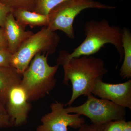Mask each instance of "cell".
<instances>
[{
	"instance_id": "obj_15",
	"label": "cell",
	"mask_w": 131,
	"mask_h": 131,
	"mask_svg": "<svg viewBox=\"0 0 131 131\" xmlns=\"http://www.w3.org/2000/svg\"><path fill=\"white\" fill-rule=\"evenodd\" d=\"M67 1L69 0H37L34 12L47 15L54 7Z\"/></svg>"
},
{
	"instance_id": "obj_17",
	"label": "cell",
	"mask_w": 131,
	"mask_h": 131,
	"mask_svg": "<svg viewBox=\"0 0 131 131\" xmlns=\"http://www.w3.org/2000/svg\"><path fill=\"white\" fill-rule=\"evenodd\" d=\"M12 57L7 47H0V67H11Z\"/></svg>"
},
{
	"instance_id": "obj_8",
	"label": "cell",
	"mask_w": 131,
	"mask_h": 131,
	"mask_svg": "<svg viewBox=\"0 0 131 131\" xmlns=\"http://www.w3.org/2000/svg\"><path fill=\"white\" fill-rule=\"evenodd\" d=\"M99 78L95 83L91 93L101 98L111 101L122 107L131 109V80L118 84L103 82Z\"/></svg>"
},
{
	"instance_id": "obj_20",
	"label": "cell",
	"mask_w": 131,
	"mask_h": 131,
	"mask_svg": "<svg viewBox=\"0 0 131 131\" xmlns=\"http://www.w3.org/2000/svg\"><path fill=\"white\" fill-rule=\"evenodd\" d=\"M104 124H84L80 127L78 131H103Z\"/></svg>"
},
{
	"instance_id": "obj_13",
	"label": "cell",
	"mask_w": 131,
	"mask_h": 131,
	"mask_svg": "<svg viewBox=\"0 0 131 131\" xmlns=\"http://www.w3.org/2000/svg\"><path fill=\"white\" fill-rule=\"evenodd\" d=\"M122 45L124 61L120 69L119 75L123 79L130 80L131 78V32L126 27L122 28Z\"/></svg>"
},
{
	"instance_id": "obj_14",
	"label": "cell",
	"mask_w": 131,
	"mask_h": 131,
	"mask_svg": "<svg viewBox=\"0 0 131 131\" xmlns=\"http://www.w3.org/2000/svg\"><path fill=\"white\" fill-rule=\"evenodd\" d=\"M13 10L24 9L34 12L37 0H1Z\"/></svg>"
},
{
	"instance_id": "obj_22",
	"label": "cell",
	"mask_w": 131,
	"mask_h": 131,
	"mask_svg": "<svg viewBox=\"0 0 131 131\" xmlns=\"http://www.w3.org/2000/svg\"><path fill=\"white\" fill-rule=\"evenodd\" d=\"M122 131H131V121L126 122L125 127Z\"/></svg>"
},
{
	"instance_id": "obj_16",
	"label": "cell",
	"mask_w": 131,
	"mask_h": 131,
	"mask_svg": "<svg viewBox=\"0 0 131 131\" xmlns=\"http://www.w3.org/2000/svg\"><path fill=\"white\" fill-rule=\"evenodd\" d=\"M126 122L125 119L107 122L104 124L103 131H122Z\"/></svg>"
},
{
	"instance_id": "obj_3",
	"label": "cell",
	"mask_w": 131,
	"mask_h": 131,
	"mask_svg": "<svg viewBox=\"0 0 131 131\" xmlns=\"http://www.w3.org/2000/svg\"><path fill=\"white\" fill-rule=\"evenodd\" d=\"M48 55L38 53L22 74L21 85L28 101L35 102L45 98L56 85L55 76L58 65L50 66L48 63Z\"/></svg>"
},
{
	"instance_id": "obj_1",
	"label": "cell",
	"mask_w": 131,
	"mask_h": 131,
	"mask_svg": "<svg viewBox=\"0 0 131 131\" xmlns=\"http://www.w3.org/2000/svg\"><path fill=\"white\" fill-rule=\"evenodd\" d=\"M85 39L73 52L66 51L60 52L57 60V65L64 67L73 58L92 56L100 50L105 45L111 44L119 55V63L124 57L122 45V28L118 26L110 25L107 20L100 21L91 20L84 26Z\"/></svg>"
},
{
	"instance_id": "obj_12",
	"label": "cell",
	"mask_w": 131,
	"mask_h": 131,
	"mask_svg": "<svg viewBox=\"0 0 131 131\" xmlns=\"http://www.w3.org/2000/svg\"><path fill=\"white\" fill-rule=\"evenodd\" d=\"M13 13L16 20L25 27L27 26L31 28L42 26L47 27L49 24L48 15L24 9H15L13 11Z\"/></svg>"
},
{
	"instance_id": "obj_18",
	"label": "cell",
	"mask_w": 131,
	"mask_h": 131,
	"mask_svg": "<svg viewBox=\"0 0 131 131\" xmlns=\"http://www.w3.org/2000/svg\"><path fill=\"white\" fill-rule=\"evenodd\" d=\"M13 10L8 7L0 0V27L3 28L5 25L6 18L9 13Z\"/></svg>"
},
{
	"instance_id": "obj_23",
	"label": "cell",
	"mask_w": 131,
	"mask_h": 131,
	"mask_svg": "<svg viewBox=\"0 0 131 131\" xmlns=\"http://www.w3.org/2000/svg\"><path fill=\"white\" fill-rule=\"evenodd\" d=\"M0 112L3 113H7L5 107L3 106L2 103L1 102V101H0Z\"/></svg>"
},
{
	"instance_id": "obj_4",
	"label": "cell",
	"mask_w": 131,
	"mask_h": 131,
	"mask_svg": "<svg viewBox=\"0 0 131 131\" xmlns=\"http://www.w3.org/2000/svg\"><path fill=\"white\" fill-rule=\"evenodd\" d=\"M60 40V36L56 31L44 27L29 37L13 54L11 66L22 74L37 54L49 56L54 54Z\"/></svg>"
},
{
	"instance_id": "obj_2",
	"label": "cell",
	"mask_w": 131,
	"mask_h": 131,
	"mask_svg": "<svg viewBox=\"0 0 131 131\" xmlns=\"http://www.w3.org/2000/svg\"><path fill=\"white\" fill-rule=\"evenodd\" d=\"M63 83L72 84V94L64 106H70L80 96H87L91 93L94 84L99 78L107 73L104 61L92 56L73 58L63 67Z\"/></svg>"
},
{
	"instance_id": "obj_9",
	"label": "cell",
	"mask_w": 131,
	"mask_h": 131,
	"mask_svg": "<svg viewBox=\"0 0 131 131\" xmlns=\"http://www.w3.org/2000/svg\"><path fill=\"white\" fill-rule=\"evenodd\" d=\"M5 108L14 126H21L27 122L31 105L20 84L9 90Z\"/></svg>"
},
{
	"instance_id": "obj_19",
	"label": "cell",
	"mask_w": 131,
	"mask_h": 131,
	"mask_svg": "<svg viewBox=\"0 0 131 131\" xmlns=\"http://www.w3.org/2000/svg\"><path fill=\"white\" fill-rule=\"evenodd\" d=\"M14 126L8 114L0 112V129L11 128Z\"/></svg>"
},
{
	"instance_id": "obj_10",
	"label": "cell",
	"mask_w": 131,
	"mask_h": 131,
	"mask_svg": "<svg viewBox=\"0 0 131 131\" xmlns=\"http://www.w3.org/2000/svg\"><path fill=\"white\" fill-rule=\"evenodd\" d=\"M3 28L7 41L8 49L13 55L34 34L32 31L26 30L25 27L16 20L13 12L9 13L7 16Z\"/></svg>"
},
{
	"instance_id": "obj_24",
	"label": "cell",
	"mask_w": 131,
	"mask_h": 131,
	"mask_svg": "<svg viewBox=\"0 0 131 131\" xmlns=\"http://www.w3.org/2000/svg\"><path fill=\"white\" fill-rule=\"evenodd\" d=\"M120 1H123V0H120Z\"/></svg>"
},
{
	"instance_id": "obj_5",
	"label": "cell",
	"mask_w": 131,
	"mask_h": 131,
	"mask_svg": "<svg viewBox=\"0 0 131 131\" xmlns=\"http://www.w3.org/2000/svg\"><path fill=\"white\" fill-rule=\"evenodd\" d=\"M115 7L94 0H69L53 8L48 14L47 27L53 31L61 30L71 39L75 38L73 23L75 18L84 9H113Z\"/></svg>"
},
{
	"instance_id": "obj_11",
	"label": "cell",
	"mask_w": 131,
	"mask_h": 131,
	"mask_svg": "<svg viewBox=\"0 0 131 131\" xmlns=\"http://www.w3.org/2000/svg\"><path fill=\"white\" fill-rule=\"evenodd\" d=\"M21 78L22 74L15 68L0 67V101L5 107L8 92L20 84Z\"/></svg>"
},
{
	"instance_id": "obj_21",
	"label": "cell",
	"mask_w": 131,
	"mask_h": 131,
	"mask_svg": "<svg viewBox=\"0 0 131 131\" xmlns=\"http://www.w3.org/2000/svg\"><path fill=\"white\" fill-rule=\"evenodd\" d=\"M0 47H7V43L5 37L4 29L0 28Z\"/></svg>"
},
{
	"instance_id": "obj_6",
	"label": "cell",
	"mask_w": 131,
	"mask_h": 131,
	"mask_svg": "<svg viewBox=\"0 0 131 131\" xmlns=\"http://www.w3.org/2000/svg\"><path fill=\"white\" fill-rule=\"evenodd\" d=\"M85 102L77 106H68L66 112L88 118L92 124H103L110 121L125 119L126 108L105 99H99L92 94L87 96Z\"/></svg>"
},
{
	"instance_id": "obj_7",
	"label": "cell",
	"mask_w": 131,
	"mask_h": 131,
	"mask_svg": "<svg viewBox=\"0 0 131 131\" xmlns=\"http://www.w3.org/2000/svg\"><path fill=\"white\" fill-rule=\"evenodd\" d=\"M64 105L57 102L50 106L51 112L41 118L42 124L38 126L36 131H68V127L78 129L85 123V119L77 114L69 113Z\"/></svg>"
}]
</instances>
